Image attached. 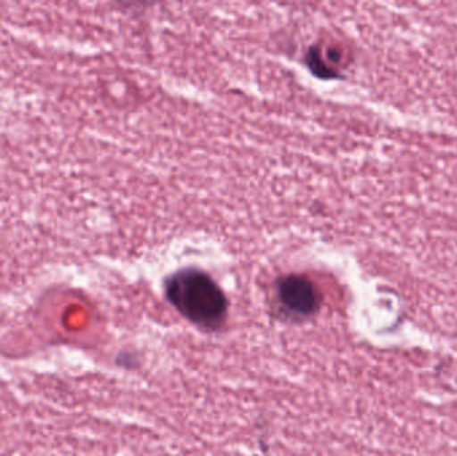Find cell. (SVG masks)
<instances>
[{"instance_id": "cell-1", "label": "cell", "mask_w": 457, "mask_h": 456, "mask_svg": "<svg viewBox=\"0 0 457 456\" xmlns=\"http://www.w3.org/2000/svg\"><path fill=\"white\" fill-rule=\"evenodd\" d=\"M169 302L193 323L217 328L228 312V300L216 281L200 269L187 268L166 281Z\"/></svg>"}, {"instance_id": "cell-2", "label": "cell", "mask_w": 457, "mask_h": 456, "mask_svg": "<svg viewBox=\"0 0 457 456\" xmlns=\"http://www.w3.org/2000/svg\"><path fill=\"white\" fill-rule=\"evenodd\" d=\"M278 297L282 305L295 315H311L320 304L316 286L301 275H290L279 280Z\"/></svg>"}]
</instances>
